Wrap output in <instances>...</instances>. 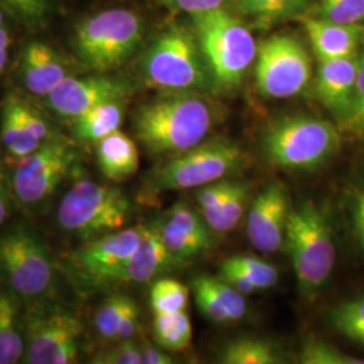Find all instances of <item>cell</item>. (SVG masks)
Wrapping results in <instances>:
<instances>
[{"label": "cell", "mask_w": 364, "mask_h": 364, "mask_svg": "<svg viewBox=\"0 0 364 364\" xmlns=\"http://www.w3.org/2000/svg\"><path fill=\"white\" fill-rule=\"evenodd\" d=\"M132 92L127 81L109 76L68 77L45 99L58 117L76 119L107 102L124 100Z\"/></svg>", "instance_id": "14"}, {"label": "cell", "mask_w": 364, "mask_h": 364, "mask_svg": "<svg viewBox=\"0 0 364 364\" xmlns=\"http://www.w3.org/2000/svg\"><path fill=\"white\" fill-rule=\"evenodd\" d=\"M7 58H9V52H7V49L0 50V75H1V72L4 70V68H6Z\"/></svg>", "instance_id": "48"}, {"label": "cell", "mask_w": 364, "mask_h": 364, "mask_svg": "<svg viewBox=\"0 0 364 364\" xmlns=\"http://www.w3.org/2000/svg\"><path fill=\"white\" fill-rule=\"evenodd\" d=\"M139 326V308L136 305V302L132 299L127 308V311L124 313V317L122 320V324L117 332V341L119 340H129L132 338Z\"/></svg>", "instance_id": "45"}, {"label": "cell", "mask_w": 364, "mask_h": 364, "mask_svg": "<svg viewBox=\"0 0 364 364\" xmlns=\"http://www.w3.org/2000/svg\"><path fill=\"white\" fill-rule=\"evenodd\" d=\"M287 188L281 182L269 183L251 204L247 216L250 243L263 254H274L287 240L289 219Z\"/></svg>", "instance_id": "15"}, {"label": "cell", "mask_w": 364, "mask_h": 364, "mask_svg": "<svg viewBox=\"0 0 364 364\" xmlns=\"http://www.w3.org/2000/svg\"><path fill=\"white\" fill-rule=\"evenodd\" d=\"M189 301V289L180 281L161 278L150 290V305L154 314L186 311Z\"/></svg>", "instance_id": "29"}, {"label": "cell", "mask_w": 364, "mask_h": 364, "mask_svg": "<svg viewBox=\"0 0 364 364\" xmlns=\"http://www.w3.org/2000/svg\"><path fill=\"white\" fill-rule=\"evenodd\" d=\"M299 362L304 364H364L360 358L340 351L338 347L317 338L308 340L302 346Z\"/></svg>", "instance_id": "33"}, {"label": "cell", "mask_w": 364, "mask_h": 364, "mask_svg": "<svg viewBox=\"0 0 364 364\" xmlns=\"http://www.w3.org/2000/svg\"><path fill=\"white\" fill-rule=\"evenodd\" d=\"M318 61L358 55L364 42V25L332 22L313 15L299 18Z\"/></svg>", "instance_id": "19"}, {"label": "cell", "mask_w": 364, "mask_h": 364, "mask_svg": "<svg viewBox=\"0 0 364 364\" xmlns=\"http://www.w3.org/2000/svg\"><path fill=\"white\" fill-rule=\"evenodd\" d=\"M158 3L177 10L182 13L195 15V14L208 13L213 10L228 9L232 6V0H156Z\"/></svg>", "instance_id": "41"}, {"label": "cell", "mask_w": 364, "mask_h": 364, "mask_svg": "<svg viewBox=\"0 0 364 364\" xmlns=\"http://www.w3.org/2000/svg\"><path fill=\"white\" fill-rule=\"evenodd\" d=\"M141 70L144 81L158 90L197 93L216 90L193 27L171 25L164 30L144 52Z\"/></svg>", "instance_id": "2"}, {"label": "cell", "mask_w": 364, "mask_h": 364, "mask_svg": "<svg viewBox=\"0 0 364 364\" xmlns=\"http://www.w3.org/2000/svg\"><path fill=\"white\" fill-rule=\"evenodd\" d=\"M359 54L355 57L320 61L314 90L317 99L338 122L348 124L351 117Z\"/></svg>", "instance_id": "17"}, {"label": "cell", "mask_w": 364, "mask_h": 364, "mask_svg": "<svg viewBox=\"0 0 364 364\" xmlns=\"http://www.w3.org/2000/svg\"><path fill=\"white\" fill-rule=\"evenodd\" d=\"M124 108L122 100L107 102L72 119V134L81 142H99L107 135L120 130Z\"/></svg>", "instance_id": "23"}, {"label": "cell", "mask_w": 364, "mask_h": 364, "mask_svg": "<svg viewBox=\"0 0 364 364\" xmlns=\"http://www.w3.org/2000/svg\"><path fill=\"white\" fill-rule=\"evenodd\" d=\"M213 111L197 92L170 95L139 107L134 117L136 139L151 154H180L204 142Z\"/></svg>", "instance_id": "1"}, {"label": "cell", "mask_w": 364, "mask_h": 364, "mask_svg": "<svg viewBox=\"0 0 364 364\" xmlns=\"http://www.w3.org/2000/svg\"><path fill=\"white\" fill-rule=\"evenodd\" d=\"M132 299L127 296H112L105 299L95 316V326L102 338L117 341V332Z\"/></svg>", "instance_id": "31"}, {"label": "cell", "mask_w": 364, "mask_h": 364, "mask_svg": "<svg viewBox=\"0 0 364 364\" xmlns=\"http://www.w3.org/2000/svg\"><path fill=\"white\" fill-rule=\"evenodd\" d=\"M351 213L353 232L360 247L364 250V185L353 196Z\"/></svg>", "instance_id": "44"}, {"label": "cell", "mask_w": 364, "mask_h": 364, "mask_svg": "<svg viewBox=\"0 0 364 364\" xmlns=\"http://www.w3.org/2000/svg\"><path fill=\"white\" fill-rule=\"evenodd\" d=\"M153 329L156 344L166 351H182L191 346L192 323L186 311L156 314Z\"/></svg>", "instance_id": "25"}, {"label": "cell", "mask_w": 364, "mask_h": 364, "mask_svg": "<svg viewBox=\"0 0 364 364\" xmlns=\"http://www.w3.org/2000/svg\"><path fill=\"white\" fill-rule=\"evenodd\" d=\"M25 350V328L16 301L13 296L0 294V364L22 362Z\"/></svg>", "instance_id": "24"}, {"label": "cell", "mask_w": 364, "mask_h": 364, "mask_svg": "<svg viewBox=\"0 0 364 364\" xmlns=\"http://www.w3.org/2000/svg\"><path fill=\"white\" fill-rule=\"evenodd\" d=\"M341 138L326 119L293 115L277 120L263 135V151L275 166L313 170L338 153Z\"/></svg>", "instance_id": "5"}, {"label": "cell", "mask_w": 364, "mask_h": 364, "mask_svg": "<svg viewBox=\"0 0 364 364\" xmlns=\"http://www.w3.org/2000/svg\"><path fill=\"white\" fill-rule=\"evenodd\" d=\"M84 326L68 309L30 313L25 321L23 363L70 364L77 362Z\"/></svg>", "instance_id": "12"}, {"label": "cell", "mask_w": 364, "mask_h": 364, "mask_svg": "<svg viewBox=\"0 0 364 364\" xmlns=\"http://www.w3.org/2000/svg\"><path fill=\"white\" fill-rule=\"evenodd\" d=\"M225 182L218 181L205 185L197 193L200 205V213L208 223L212 231L218 234H225L224 219H223V203L225 193Z\"/></svg>", "instance_id": "32"}, {"label": "cell", "mask_w": 364, "mask_h": 364, "mask_svg": "<svg viewBox=\"0 0 364 364\" xmlns=\"http://www.w3.org/2000/svg\"><path fill=\"white\" fill-rule=\"evenodd\" d=\"M313 4V0H232L236 14L262 28L289 19H299L312 10Z\"/></svg>", "instance_id": "22"}, {"label": "cell", "mask_w": 364, "mask_h": 364, "mask_svg": "<svg viewBox=\"0 0 364 364\" xmlns=\"http://www.w3.org/2000/svg\"><path fill=\"white\" fill-rule=\"evenodd\" d=\"M220 278L245 296L254 294L258 290V287L251 282V279L232 258H228L223 262L220 266Z\"/></svg>", "instance_id": "42"}, {"label": "cell", "mask_w": 364, "mask_h": 364, "mask_svg": "<svg viewBox=\"0 0 364 364\" xmlns=\"http://www.w3.org/2000/svg\"><path fill=\"white\" fill-rule=\"evenodd\" d=\"M142 362L144 364H171L174 360L162 347L150 341H144L141 346Z\"/></svg>", "instance_id": "46"}, {"label": "cell", "mask_w": 364, "mask_h": 364, "mask_svg": "<svg viewBox=\"0 0 364 364\" xmlns=\"http://www.w3.org/2000/svg\"><path fill=\"white\" fill-rule=\"evenodd\" d=\"M232 259L240 266L246 273L251 282L259 289H270L278 282V270L277 267L264 262V260L250 257V255H236Z\"/></svg>", "instance_id": "36"}, {"label": "cell", "mask_w": 364, "mask_h": 364, "mask_svg": "<svg viewBox=\"0 0 364 364\" xmlns=\"http://www.w3.org/2000/svg\"><path fill=\"white\" fill-rule=\"evenodd\" d=\"M92 363L96 364H144L141 347L129 340H119L117 346L97 353Z\"/></svg>", "instance_id": "39"}, {"label": "cell", "mask_w": 364, "mask_h": 364, "mask_svg": "<svg viewBox=\"0 0 364 364\" xmlns=\"http://www.w3.org/2000/svg\"><path fill=\"white\" fill-rule=\"evenodd\" d=\"M221 363L275 364L281 363L273 344L260 338H239L230 343L220 355Z\"/></svg>", "instance_id": "26"}, {"label": "cell", "mask_w": 364, "mask_h": 364, "mask_svg": "<svg viewBox=\"0 0 364 364\" xmlns=\"http://www.w3.org/2000/svg\"><path fill=\"white\" fill-rule=\"evenodd\" d=\"M96 158L102 173L111 181H124L139 169L138 147L120 130L96 142Z\"/></svg>", "instance_id": "21"}, {"label": "cell", "mask_w": 364, "mask_h": 364, "mask_svg": "<svg viewBox=\"0 0 364 364\" xmlns=\"http://www.w3.org/2000/svg\"><path fill=\"white\" fill-rule=\"evenodd\" d=\"M210 284L215 289L218 297L220 299L221 305L228 313L231 321L242 320L246 314V309H247L245 294H242L239 290L231 287L220 277L219 278L210 277Z\"/></svg>", "instance_id": "38"}, {"label": "cell", "mask_w": 364, "mask_h": 364, "mask_svg": "<svg viewBox=\"0 0 364 364\" xmlns=\"http://www.w3.org/2000/svg\"><path fill=\"white\" fill-rule=\"evenodd\" d=\"M14 200L15 197H14L11 178L0 166V225L10 216L13 210Z\"/></svg>", "instance_id": "43"}, {"label": "cell", "mask_w": 364, "mask_h": 364, "mask_svg": "<svg viewBox=\"0 0 364 364\" xmlns=\"http://www.w3.org/2000/svg\"><path fill=\"white\" fill-rule=\"evenodd\" d=\"M144 38V22L127 9H111L82 21L75 33L73 48L84 65L99 73L124 64Z\"/></svg>", "instance_id": "6"}, {"label": "cell", "mask_w": 364, "mask_h": 364, "mask_svg": "<svg viewBox=\"0 0 364 364\" xmlns=\"http://www.w3.org/2000/svg\"><path fill=\"white\" fill-rule=\"evenodd\" d=\"M328 320L341 336L364 346V294L336 305Z\"/></svg>", "instance_id": "28"}, {"label": "cell", "mask_w": 364, "mask_h": 364, "mask_svg": "<svg viewBox=\"0 0 364 364\" xmlns=\"http://www.w3.org/2000/svg\"><path fill=\"white\" fill-rule=\"evenodd\" d=\"M0 274L14 296L27 302L46 299L55 287V269L43 239L18 225L0 236Z\"/></svg>", "instance_id": "9"}, {"label": "cell", "mask_w": 364, "mask_h": 364, "mask_svg": "<svg viewBox=\"0 0 364 364\" xmlns=\"http://www.w3.org/2000/svg\"><path fill=\"white\" fill-rule=\"evenodd\" d=\"M245 164L246 156L237 144L210 139L161 164L150 176V185L158 192L203 188L237 173Z\"/></svg>", "instance_id": "8"}, {"label": "cell", "mask_w": 364, "mask_h": 364, "mask_svg": "<svg viewBox=\"0 0 364 364\" xmlns=\"http://www.w3.org/2000/svg\"><path fill=\"white\" fill-rule=\"evenodd\" d=\"M248 192L250 185L246 182H225V193L223 203V219L225 232L235 230L239 221L242 220L247 203Z\"/></svg>", "instance_id": "35"}, {"label": "cell", "mask_w": 364, "mask_h": 364, "mask_svg": "<svg viewBox=\"0 0 364 364\" xmlns=\"http://www.w3.org/2000/svg\"><path fill=\"white\" fill-rule=\"evenodd\" d=\"M68 77L64 58L41 41L28 42L22 54L21 78L27 91L46 97Z\"/></svg>", "instance_id": "20"}, {"label": "cell", "mask_w": 364, "mask_h": 364, "mask_svg": "<svg viewBox=\"0 0 364 364\" xmlns=\"http://www.w3.org/2000/svg\"><path fill=\"white\" fill-rule=\"evenodd\" d=\"M52 135L48 122L21 99L10 96L1 107L0 142L15 164L36 151Z\"/></svg>", "instance_id": "16"}, {"label": "cell", "mask_w": 364, "mask_h": 364, "mask_svg": "<svg viewBox=\"0 0 364 364\" xmlns=\"http://www.w3.org/2000/svg\"><path fill=\"white\" fill-rule=\"evenodd\" d=\"M255 84L267 99H287L304 91L312 78V60L291 34H274L258 45Z\"/></svg>", "instance_id": "11"}, {"label": "cell", "mask_w": 364, "mask_h": 364, "mask_svg": "<svg viewBox=\"0 0 364 364\" xmlns=\"http://www.w3.org/2000/svg\"><path fill=\"white\" fill-rule=\"evenodd\" d=\"M159 230L170 254L178 263L198 257L213 246V239L191 234L166 219L159 220Z\"/></svg>", "instance_id": "27"}, {"label": "cell", "mask_w": 364, "mask_h": 364, "mask_svg": "<svg viewBox=\"0 0 364 364\" xmlns=\"http://www.w3.org/2000/svg\"><path fill=\"white\" fill-rule=\"evenodd\" d=\"M180 264L170 254L159 230V221L144 224V235L138 248L130 259L114 277L112 282L144 284L149 282L159 274Z\"/></svg>", "instance_id": "18"}, {"label": "cell", "mask_w": 364, "mask_h": 364, "mask_svg": "<svg viewBox=\"0 0 364 364\" xmlns=\"http://www.w3.org/2000/svg\"><path fill=\"white\" fill-rule=\"evenodd\" d=\"M287 243L302 296L326 285L336 263V245L328 216L311 201L290 210Z\"/></svg>", "instance_id": "4"}, {"label": "cell", "mask_w": 364, "mask_h": 364, "mask_svg": "<svg viewBox=\"0 0 364 364\" xmlns=\"http://www.w3.org/2000/svg\"><path fill=\"white\" fill-rule=\"evenodd\" d=\"M144 228V224H141L88 240L70 258L73 272L93 285L111 284L139 246Z\"/></svg>", "instance_id": "13"}, {"label": "cell", "mask_w": 364, "mask_h": 364, "mask_svg": "<svg viewBox=\"0 0 364 364\" xmlns=\"http://www.w3.org/2000/svg\"><path fill=\"white\" fill-rule=\"evenodd\" d=\"M347 126L356 135L364 138V42L359 52V66H358L353 107H352L351 117Z\"/></svg>", "instance_id": "40"}, {"label": "cell", "mask_w": 364, "mask_h": 364, "mask_svg": "<svg viewBox=\"0 0 364 364\" xmlns=\"http://www.w3.org/2000/svg\"><path fill=\"white\" fill-rule=\"evenodd\" d=\"M78 158L73 141L53 134L36 151L16 162L11 176L15 201L27 208L45 204L77 165Z\"/></svg>", "instance_id": "10"}, {"label": "cell", "mask_w": 364, "mask_h": 364, "mask_svg": "<svg viewBox=\"0 0 364 364\" xmlns=\"http://www.w3.org/2000/svg\"><path fill=\"white\" fill-rule=\"evenodd\" d=\"M313 16L338 23L364 25V0H317Z\"/></svg>", "instance_id": "30"}, {"label": "cell", "mask_w": 364, "mask_h": 364, "mask_svg": "<svg viewBox=\"0 0 364 364\" xmlns=\"http://www.w3.org/2000/svg\"><path fill=\"white\" fill-rule=\"evenodd\" d=\"M10 43H11V38H10V36H9L7 28L4 26L0 27V50L9 49Z\"/></svg>", "instance_id": "47"}, {"label": "cell", "mask_w": 364, "mask_h": 364, "mask_svg": "<svg viewBox=\"0 0 364 364\" xmlns=\"http://www.w3.org/2000/svg\"><path fill=\"white\" fill-rule=\"evenodd\" d=\"M0 3L27 26L42 25L49 13L46 0H0Z\"/></svg>", "instance_id": "37"}, {"label": "cell", "mask_w": 364, "mask_h": 364, "mask_svg": "<svg viewBox=\"0 0 364 364\" xmlns=\"http://www.w3.org/2000/svg\"><path fill=\"white\" fill-rule=\"evenodd\" d=\"M4 26V14H3V10L0 9V27Z\"/></svg>", "instance_id": "49"}, {"label": "cell", "mask_w": 364, "mask_h": 364, "mask_svg": "<svg viewBox=\"0 0 364 364\" xmlns=\"http://www.w3.org/2000/svg\"><path fill=\"white\" fill-rule=\"evenodd\" d=\"M215 88H237L255 63L258 45L252 33L228 9L191 15Z\"/></svg>", "instance_id": "3"}, {"label": "cell", "mask_w": 364, "mask_h": 364, "mask_svg": "<svg viewBox=\"0 0 364 364\" xmlns=\"http://www.w3.org/2000/svg\"><path fill=\"white\" fill-rule=\"evenodd\" d=\"M130 210V200L120 189L84 178L61 200L57 221L63 231L91 240L122 230Z\"/></svg>", "instance_id": "7"}, {"label": "cell", "mask_w": 364, "mask_h": 364, "mask_svg": "<svg viewBox=\"0 0 364 364\" xmlns=\"http://www.w3.org/2000/svg\"><path fill=\"white\" fill-rule=\"evenodd\" d=\"M192 289L195 294L196 304L207 318L213 323H230L231 318L224 306L221 305L215 289L210 284V277H198L193 279Z\"/></svg>", "instance_id": "34"}]
</instances>
